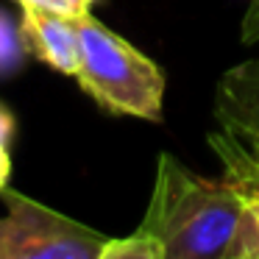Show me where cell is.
<instances>
[{
    "mask_svg": "<svg viewBox=\"0 0 259 259\" xmlns=\"http://www.w3.org/2000/svg\"><path fill=\"white\" fill-rule=\"evenodd\" d=\"M242 42L251 45V42H259V0H251V6H248L245 17H242Z\"/></svg>",
    "mask_w": 259,
    "mask_h": 259,
    "instance_id": "10",
    "label": "cell"
},
{
    "mask_svg": "<svg viewBox=\"0 0 259 259\" xmlns=\"http://www.w3.org/2000/svg\"><path fill=\"white\" fill-rule=\"evenodd\" d=\"M25 53H28V48L20 36V25H14L6 17V12H0V78L14 73L23 64Z\"/></svg>",
    "mask_w": 259,
    "mask_h": 259,
    "instance_id": "7",
    "label": "cell"
},
{
    "mask_svg": "<svg viewBox=\"0 0 259 259\" xmlns=\"http://www.w3.org/2000/svg\"><path fill=\"white\" fill-rule=\"evenodd\" d=\"M137 234L153 259H240L242 203L223 179H203L173 153H159Z\"/></svg>",
    "mask_w": 259,
    "mask_h": 259,
    "instance_id": "1",
    "label": "cell"
},
{
    "mask_svg": "<svg viewBox=\"0 0 259 259\" xmlns=\"http://www.w3.org/2000/svg\"><path fill=\"white\" fill-rule=\"evenodd\" d=\"M0 201V259H101L106 234L9 187Z\"/></svg>",
    "mask_w": 259,
    "mask_h": 259,
    "instance_id": "3",
    "label": "cell"
},
{
    "mask_svg": "<svg viewBox=\"0 0 259 259\" xmlns=\"http://www.w3.org/2000/svg\"><path fill=\"white\" fill-rule=\"evenodd\" d=\"M214 123L206 142L223 167V181L242 203L240 259H259V134L223 120Z\"/></svg>",
    "mask_w": 259,
    "mask_h": 259,
    "instance_id": "4",
    "label": "cell"
},
{
    "mask_svg": "<svg viewBox=\"0 0 259 259\" xmlns=\"http://www.w3.org/2000/svg\"><path fill=\"white\" fill-rule=\"evenodd\" d=\"M20 9H36V12H51L62 17H84L92 12V0H17Z\"/></svg>",
    "mask_w": 259,
    "mask_h": 259,
    "instance_id": "9",
    "label": "cell"
},
{
    "mask_svg": "<svg viewBox=\"0 0 259 259\" xmlns=\"http://www.w3.org/2000/svg\"><path fill=\"white\" fill-rule=\"evenodd\" d=\"M214 120L259 134V59L226 70L214 90Z\"/></svg>",
    "mask_w": 259,
    "mask_h": 259,
    "instance_id": "6",
    "label": "cell"
},
{
    "mask_svg": "<svg viewBox=\"0 0 259 259\" xmlns=\"http://www.w3.org/2000/svg\"><path fill=\"white\" fill-rule=\"evenodd\" d=\"M92 3H95V0H92Z\"/></svg>",
    "mask_w": 259,
    "mask_h": 259,
    "instance_id": "11",
    "label": "cell"
},
{
    "mask_svg": "<svg viewBox=\"0 0 259 259\" xmlns=\"http://www.w3.org/2000/svg\"><path fill=\"white\" fill-rule=\"evenodd\" d=\"M20 36H23L28 53L48 64L51 70L62 75H78L81 67V36L78 23L73 17L51 12H36V9H23L20 20Z\"/></svg>",
    "mask_w": 259,
    "mask_h": 259,
    "instance_id": "5",
    "label": "cell"
},
{
    "mask_svg": "<svg viewBox=\"0 0 259 259\" xmlns=\"http://www.w3.org/2000/svg\"><path fill=\"white\" fill-rule=\"evenodd\" d=\"M75 23L81 36V67L75 81L81 90L109 114L162 123L167 81L159 64L95 20L92 12Z\"/></svg>",
    "mask_w": 259,
    "mask_h": 259,
    "instance_id": "2",
    "label": "cell"
},
{
    "mask_svg": "<svg viewBox=\"0 0 259 259\" xmlns=\"http://www.w3.org/2000/svg\"><path fill=\"white\" fill-rule=\"evenodd\" d=\"M17 134V120L0 103V190L9 187V176H12V142Z\"/></svg>",
    "mask_w": 259,
    "mask_h": 259,
    "instance_id": "8",
    "label": "cell"
}]
</instances>
